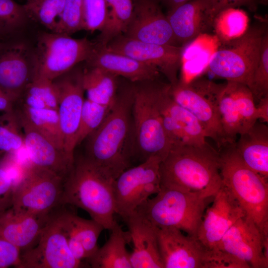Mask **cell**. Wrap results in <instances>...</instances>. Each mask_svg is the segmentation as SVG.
Segmentation results:
<instances>
[{
	"label": "cell",
	"mask_w": 268,
	"mask_h": 268,
	"mask_svg": "<svg viewBox=\"0 0 268 268\" xmlns=\"http://www.w3.org/2000/svg\"><path fill=\"white\" fill-rule=\"evenodd\" d=\"M204 214L197 238L207 250L215 249L225 233L245 212L223 184Z\"/></svg>",
	"instance_id": "obj_17"
},
{
	"label": "cell",
	"mask_w": 268,
	"mask_h": 268,
	"mask_svg": "<svg viewBox=\"0 0 268 268\" xmlns=\"http://www.w3.org/2000/svg\"><path fill=\"white\" fill-rule=\"evenodd\" d=\"M245 261L219 249L206 251L204 268H250Z\"/></svg>",
	"instance_id": "obj_44"
},
{
	"label": "cell",
	"mask_w": 268,
	"mask_h": 268,
	"mask_svg": "<svg viewBox=\"0 0 268 268\" xmlns=\"http://www.w3.org/2000/svg\"><path fill=\"white\" fill-rule=\"evenodd\" d=\"M22 97L24 100L23 105L26 107L36 109L48 108L42 99L35 95L24 92L21 98Z\"/></svg>",
	"instance_id": "obj_48"
},
{
	"label": "cell",
	"mask_w": 268,
	"mask_h": 268,
	"mask_svg": "<svg viewBox=\"0 0 268 268\" xmlns=\"http://www.w3.org/2000/svg\"><path fill=\"white\" fill-rule=\"evenodd\" d=\"M8 125H0V150L10 152L17 151L24 146L23 136L17 131L19 124L14 113L4 116Z\"/></svg>",
	"instance_id": "obj_41"
},
{
	"label": "cell",
	"mask_w": 268,
	"mask_h": 268,
	"mask_svg": "<svg viewBox=\"0 0 268 268\" xmlns=\"http://www.w3.org/2000/svg\"><path fill=\"white\" fill-rule=\"evenodd\" d=\"M64 179L31 164L16 183L11 207L28 214L49 215L63 205Z\"/></svg>",
	"instance_id": "obj_9"
},
{
	"label": "cell",
	"mask_w": 268,
	"mask_h": 268,
	"mask_svg": "<svg viewBox=\"0 0 268 268\" xmlns=\"http://www.w3.org/2000/svg\"><path fill=\"white\" fill-rule=\"evenodd\" d=\"M113 182L84 157L74 158L64 179L62 203L83 209L110 231L117 223Z\"/></svg>",
	"instance_id": "obj_3"
},
{
	"label": "cell",
	"mask_w": 268,
	"mask_h": 268,
	"mask_svg": "<svg viewBox=\"0 0 268 268\" xmlns=\"http://www.w3.org/2000/svg\"><path fill=\"white\" fill-rule=\"evenodd\" d=\"M162 160L158 156H150L138 165L127 169L114 181L116 213L123 220L160 191Z\"/></svg>",
	"instance_id": "obj_11"
},
{
	"label": "cell",
	"mask_w": 268,
	"mask_h": 268,
	"mask_svg": "<svg viewBox=\"0 0 268 268\" xmlns=\"http://www.w3.org/2000/svg\"><path fill=\"white\" fill-rule=\"evenodd\" d=\"M211 8L216 15L225 8L238 7L241 6L246 7L251 11H256L259 4H266V0H207Z\"/></svg>",
	"instance_id": "obj_47"
},
{
	"label": "cell",
	"mask_w": 268,
	"mask_h": 268,
	"mask_svg": "<svg viewBox=\"0 0 268 268\" xmlns=\"http://www.w3.org/2000/svg\"><path fill=\"white\" fill-rule=\"evenodd\" d=\"M166 15L178 45L184 46L212 29L216 14L207 0H190Z\"/></svg>",
	"instance_id": "obj_21"
},
{
	"label": "cell",
	"mask_w": 268,
	"mask_h": 268,
	"mask_svg": "<svg viewBox=\"0 0 268 268\" xmlns=\"http://www.w3.org/2000/svg\"><path fill=\"white\" fill-rule=\"evenodd\" d=\"M226 83L233 97L245 132L259 119L253 95L250 88L244 84L231 81H227Z\"/></svg>",
	"instance_id": "obj_37"
},
{
	"label": "cell",
	"mask_w": 268,
	"mask_h": 268,
	"mask_svg": "<svg viewBox=\"0 0 268 268\" xmlns=\"http://www.w3.org/2000/svg\"><path fill=\"white\" fill-rule=\"evenodd\" d=\"M240 135L234 145L241 159L249 168L268 180V126L257 121Z\"/></svg>",
	"instance_id": "obj_26"
},
{
	"label": "cell",
	"mask_w": 268,
	"mask_h": 268,
	"mask_svg": "<svg viewBox=\"0 0 268 268\" xmlns=\"http://www.w3.org/2000/svg\"><path fill=\"white\" fill-rule=\"evenodd\" d=\"M1 42H2V41H1V39L0 38V43H1Z\"/></svg>",
	"instance_id": "obj_53"
},
{
	"label": "cell",
	"mask_w": 268,
	"mask_h": 268,
	"mask_svg": "<svg viewBox=\"0 0 268 268\" xmlns=\"http://www.w3.org/2000/svg\"><path fill=\"white\" fill-rule=\"evenodd\" d=\"M256 105L259 119H262L265 123L268 122V96L258 101Z\"/></svg>",
	"instance_id": "obj_50"
},
{
	"label": "cell",
	"mask_w": 268,
	"mask_h": 268,
	"mask_svg": "<svg viewBox=\"0 0 268 268\" xmlns=\"http://www.w3.org/2000/svg\"><path fill=\"white\" fill-rule=\"evenodd\" d=\"M133 12L124 35L142 42L179 46L158 0H133Z\"/></svg>",
	"instance_id": "obj_16"
},
{
	"label": "cell",
	"mask_w": 268,
	"mask_h": 268,
	"mask_svg": "<svg viewBox=\"0 0 268 268\" xmlns=\"http://www.w3.org/2000/svg\"><path fill=\"white\" fill-rule=\"evenodd\" d=\"M263 21L249 27L238 38L220 43L207 68L217 77L244 84L250 88L260 58L263 38L268 31L267 22Z\"/></svg>",
	"instance_id": "obj_7"
},
{
	"label": "cell",
	"mask_w": 268,
	"mask_h": 268,
	"mask_svg": "<svg viewBox=\"0 0 268 268\" xmlns=\"http://www.w3.org/2000/svg\"><path fill=\"white\" fill-rule=\"evenodd\" d=\"M4 118L2 117H0V125L3 124L4 122Z\"/></svg>",
	"instance_id": "obj_52"
},
{
	"label": "cell",
	"mask_w": 268,
	"mask_h": 268,
	"mask_svg": "<svg viewBox=\"0 0 268 268\" xmlns=\"http://www.w3.org/2000/svg\"><path fill=\"white\" fill-rule=\"evenodd\" d=\"M107 241L86 259L93 268H132L127 244L131 241L128 231L118 223L110 230Z\"/></svg>",
	"instance_id": "obj_28"
},
{
	"label": "cell",
	"mask_w": 268,
	"mask_h": 268,
	"mask_svg": "<svg viewBox=\"0 0 268 268\" xmlns=\"http://www.w3.org/2000/svg\"><path fill=\"white\" fill-rule=\"evenodd\" d=\"M24 92L41 98L48 108L58 110V96L53 81L34 74Z\"/></svg>",
	"instance_id": "obj_43"
},
{
	"label": "cell",
	"mask_w": 268,
	"mask_h": 268,
	"mask_svg": "<svg viewBox=\"0 0 268 268\" xmlns=\"http://www.w3.org/2000/svg\"><path fill=\"white\" fill-rule=\"evenodd\" d=\"M15 184L9 171L0 167V215L11 206Z\"/></svg>",
	"instance_id": "obj_45"
},
{
	"label": "cell",
	"mask_w": 268,
	"mask_h": 268,
	"mask_svg": "<svg viewBox=\"0 0 268 268\" xmlns=\"http://www.w3.org/2000/svg\"><path fill=\"white\" fill-rule=\"evenodd\" d=\"M34 75L33 56L21 43L0 44V88L14 104Z\"/></svg>",
	"instance_id": "obj_18"
},
{
	"label": "cell",
	"mask_w": 268,
	"mask_h": 268,
	"mask_svg": "<svg viewBox=\"0 0 268 268\" xmlns=\"http://www.w3.org/2000/svg\"><path fill=\"white\" fill-rule=\"evenodd\" d=\"M134 246L132 268H164L159 253L157 227L137 211L123 219Z\"/></svg>",
	"instance_id": "obj_22"
},
{
	"label": "cell",
	"mask_w": 268,
	"mask_h": 268,
	"mask_svg": "<svg viewBox=\"0 0 268 268\" xmlns=\"http://www.w3.org/2000/svg\"><path fill=\"white\" fill-rule=\"evenodd\" d=\"M249 17L244 10L237 7H228L217 13L212 29L220 43H224L244 35L249 28Z\"/></svg>",
	"instance_id": "obj_32"
},
{
	"label": "cell",
	"mask_w": 268,
	"mask_h": 268,
	"mask_svg": "<svg viewBox=\"0 0 268 268\" xmlns=\"http://www.w3.org/2000/svg\"><path fill=\"white\" fill-rule=\"evenodd\" d=\"M84 30H101L107 14L106 0H83Z\"/></svg>",
	"instance_id": "obj_42"
},
{
	"label": "cell",
	"mask_w": 268,
	"mask_h": 268,
	"mask_svg": "<svg viewBox=\"0 0 268 268\" xmlns=\"http://www.w3.org/2000/svg\"><path fill=\"white\" fill-rule=\"evenodd\" d=\"M119 77L98 67L83 70L82 83L87 99L104 106L114 105L118 95Z\"/></svg>",
	"instance_id": "obj_30"
},
{
	"label": "cell",
	"mask_w": 268,
	"mask_h": 268,
	"mask_svg": "<svg viewBox=\"0 0 268 268\" xmlns=\"http://www.w3.org/2000/svg\"><path fill=\"white\" fill-rule=\"evenodd\" d=\"M190 0H158L161 5H164L167 11L186 2Z\"/></svg>",
	"instance_id": "obj_51"
},
{
	"label": "cell",
	"mask_w": 268,
	"mask_h": 268,
	"mask_svg": "<svg viewBox=\"0 0 268 268\" xmlns=\"http://www.w3.org/2000/svg\"><path fill=\"white\" fill-rule=\"evenodd\" d=\"M86 63L89 67L103 68L133 82L155 80L158 78L160 74L159 70L155 67L110 51L106 46L96 43Z\"/></svg>",
	"instance_id": "obj_23"
},
{
	"label": "cell",
	"mask_w": 268,
	"mask_h": 268,
	"mask_svg": "<svg viewBox=\"0 0 268 268\" xmlns=\"http://www.w3.org/2000/svg\"><path fill=\"white\" fill-rule=\"evenodd\" d=\"M170 83H163L159 94L161 110L170 116L182 130L191 145H202L206 143V133L197 117L181 106L171 97Z\"/></svg>",
	"instance_id": "obj_29"
},
{
	"label": "cell",
	"mask_w": 268,
	"mask_h": 268,
	"mask_svg": "<svg viewBox=\"0 0 268 268\" xmlns=\"http://www.w3.org/2000/svg\"><path fill=\"white\" fill-rule=\"evenodd\" d=\"M164 268H204L206 250L197 238L176 228L157 227Z\"/></svg>",
	"instance_id": "obj_19"
},
{
	"label": "cell",
	"mask_w": 268,
	"mask_h": 268,
	"mask_svg": "<svg viewBox=\"0 0 268 268\" xmlns=\"http://www.w3.org/2000/svg\"><path fill=\"white\" fill-rule=\"evenodd\" d=\"M106 48L141 63L156 67L170 84L177 83L184 46L159 45L142 42L120 35L109 42Z\"/></svg>",
	"instance_id": "obj_14"
},
{
	"label": "cell",
	"mask_w": 268,
	"mask_h": 268,
	"mask_svg": "<svg viewBox=\"0 0 268 268\" xmlns=\"http://www.w3.org/2000/svg\"><path fill=\"white\" fill-rule=\"evenodd\" d=\"M14 105L11 98L0 88V112L12 114L14 112Z\"/></svg>",
	"instance_id": "obj_49"
},
{
	"label": "cell",
	"mask_w": 268,
	"mask_h": 268,
	"mask_svg": "<svg viewBox=\"0 0 268 268\" xmlns=\"http://www.w3.org/2000/svg\"><path fill=\"white\" fill-rule=\"evenodd\" d=\"M17 121L23 131L24 143L32 164L66 176L73 161L65 152L56 147L39 132L20 110L15 111Z\"/></svg>",
	"instance_id": "obj_20"
},
{
	"label": "cell",
	"mask_w": 268,
	"mask_h": 268,
	"mask_svg": "<svg viewBox=\"0 0 268 268\" xmlns=\"http://www.w3.org/2000/svg\"><path fill=\"white\" fill-rule=\"evenodd\" d=\"M223 84L198 77L188 83L179 80L175 84H170L169 88L172 99L197 117L207 137L211 138L220 149L229 144L222 129L217 107Z\"/></svg>",
	"instance_id": "obj_8"
},
{
	"label": "cell",
	"mask_w": 268,
	"mask_h": 268,
	"mask_svg": "<svg viewBox=\"0 0 268 268\" xmlns=\"http://www.w3.org/2000/svg\"><path fill=\"white\" fill-rule=\"evenodd\" d=\"M134 89L130 86L118 95L106 119L86 138L84 157L114 181L129 168L133 154L128 143Z\"/></svg>",
	"instance_id": "obj_2"
},
{
	"label": "cell",
	"mask_w": 268,
	"mask_h": 268,
	"mask_svg": "<svg viewBox=\"0 0 268 268\" xmlns=\"http://www.w3.org/2000/svg\"><path fill=\"white\" fill-rule=\"evenodd\" d=\"M20 110L39 132L56 147L65 151L58 110L49 108L36 109L23 105Z\"/></svg>",
	"instance_id": "obj_33"
},
{
	"label": "cell",
	"mask_w": 268,
	"mask_h": 268,
	"mask_svg": "<svg viewBox=\"0 0 268 268\" xmlns=\"http://www.w3.org/2000/svg\"><path fill=\"white\" fill-rule=\"evenodd\" d=\"M58 208L50 213L36 242L21 254L18 268H77L81 266L70 251Z\"/></svg>",
	"instance_id": "obj_12"
},
{
	"label": "cell",
	"mask_w": 268,
	"mask_h": 268,
	"mask_svg": "<svg viewBox=\"0 0 268 268\" xmlns=\"http://www.w3.org/2000/svg\"><path fill=\"white\" fill-rule=\"evenodd\" d=\"M207 199L197 194L161 187L136 211L157 228H176L197 238Z\"/></svg>",
	"instance_id": "obj_6"
},
{
	"label": "cell",
	"mask_w": 268,
	"mask_h": 268,
	"mask_svg": "<svg viewBox=\"0 0 268 268\" xmlns=\"http://www.w3.org/2000/svg\"><path fill=\"white\" fill-rule=\"evenodd\" d=\"M58 212L70 251L77 260L82 262L98 248V240L104 228L92 219H84L66 209L65 204L59 207Z\"/></svg>",
	"instance_id": "obj_24"
},
{
	"label": "cell",
	"mask_w": 268,
	"mask_h": 268,
	"mask_svg": "<svg viewBox=\"0 0 268 268\" xmlns=\"http://www.w3.org/2000/svg\"><path fill=\"white\" fill-rule=\"evenodd\" d=\"M234 143L220 149V174L222 184L249 217L262 235L268 239V180L249 168L237 153Z\"/></svg>",
	"instance_id": "obj_4"
},
{
	"label": "cell",
	"mask_w": 268,
	"mask_h": 268,
	"mask_svg": "<svg viewBox=\"0 0 268 268\" xmlns=\"http://www.w3.org/2000/svg\"><path fill=\"white\" fill-rule=\"evenodd\" d=\"M20 249L0 237V268L11 266L19 268L20 264Z\"/></svg>",
	"instance_id": "obj_46"
},
{
	"label": "cell",
	"mask_w": 268,
	"mask_h": 268,
	"mask_svg": "<svg viewBox=\"0 0 268 268\" xmlns=\"http://www.w3.org/2000/svg\"><path fill=\"white\" fill-rule=\"evenodd\" d=\"M29 19L23 5L14 0H0V38L15 32Z\"/></svg>",
	"instance_id": "obj_39"
},
{
	"label": "cell",
	"mask_w": 268,
	"mask_h": 268,
	"mask_svg": "<svg viewBox=\"0 0 268 268\" xmlns=\"http://www.w3.org/2000/svg\"><path fill=\"white\" fill-rule=\"evenodd\" d=\"M84 30L83 0H65L64 8L53 32L70 35Z\"/></svg>",
	"instance_id": "obj_38"
},
{
	"label": "cell",
	"mask_w": 268,
	"mask_h": 268,
	"mask_svg": "<svg viewBox=\"0 0 268 268\" xmlns=\"http://www.w3.org/2000/svg\"><path fill=\"white\" fill-rule=\"evenodd\" d=\"M76 66L53 80L58 100V113L63 134L64 150L74 160L75 137L84 102L83 70Z\"/></svg>",
	"instance_id": "obj_13"
},
{
	"label": "cell",
	"mask_w": 268,
	"mask_h": 268,
	"mask_svg": "<svg viewBox=\"0 0 268 268\" xmlns=\"http://www.w3.org/2000/svg\"><path fill=\"white\" fill-rule=\"evenodd\" d=\"M214 249L235 256L250 268H268V239L264 238L256 224L246 215L230 227Z\"/></svg>",
	"instance_id": "obj_15"
},
{
	"label": "cell",
	"mask_w": 268,
	"mask_h": 268,
	"mask_svg": "<svg viewBox=\"0 0 268 268\" xmlns=\"http://www.w3.org/2000/svg\"><path fill=\"white\" fill-rule=\"evenodd\" d=\"M113 106H104L87 98L84 99L75 137L76 146L98 128L106 119Z\"/></svg>",
	"instance_id": "obj_35"
},
{
	"label": "cell",
	"mask_w": 268,
	"mask_h": 268,
	"mask_svg": "<svg viewBox=\"0 0 268 268\" xmlns=\"http://www.w3.org/2000/svg\"><path fill=\"white\" fill-rule=\"evenodd\" d=\"M65 0H27L23 4L29 19L53 32L63 11Z\"/></svg>",
	"instance_id": "obj_36"
},
{
	"label": "cell",
	"mask_w": 268,
	"mask_h": 268,
	"mask_svg": "<svg viewBox=\"0 0 268 268\" xmlns=\"http://www.w3.org/2000/svg\"><path fill=\"white\" fill-rule=\"evenodd\" d=\"M106 19L96 42L105 46L113 39L126 32L134 8L133 0H106Z\"/></svg>",
	"instance_id": "obj_31"
},
{
	"label": "cell",
	"mask_w": 268,
	"mask_h": 268,
	"mask_svg": "<svg viewBox=\"0 0 268 268\" xmlns=\"http://www.w3.org/2000/svg\"><path fill=\"white\" fill-rule=\"evenodd\" d=\"M157 79L135 86L132 114L133 132L137 149L142 161L152 156L163 160L171 149L162 119L159 104V91L163 83Z\"/></svg>",
	"instance_id": "obj_5"
},
{
	"label": "cell",
	"mask_w": 268,
	"mask_h": 268,
	"mask_svg": "<svg viewBox=\"0 0 268 268\" xmlns=\"http://www.w3.org/2000/svg\"><path fill=\"white\" fill-rule=\"evenodd\" d=\"M94 46L86 38L45 32L38 39L33 55L34 74L53 81L89 57Z\"/></svg>",
	"instance_id": "obj_10"
},
{
	"label": "cell",
	"mask_w": 268,
	"mask_h": 268,
	"mask_svg": "<svg viewBox=\"0 0 268 268\" xmlns=\"http://www.w3.org/2000/svg\"><path fill=\"white\" fill-rule=\"evenodd\" d=\"M50 214H30L10 207L0 215V237L26 250L36 242Z\"/></svg>",
	"instance_id": "obj_25"
},
{
	"label": "cell",
	"mask_w": 268,
	"mask_h": 268,
	"mask_svg": "<svg viewBox=\"0 0 268 268\" xmlns=\"http://www.w3.org/2000/svg\"><path fill=\"white\" fill-rule=\"evenodd\" d=\"M220 156L207 142L171 148L160 165L161 187L213 197L222 185Z\"/></svg>",
	"instance_id": "obj_1"
},
{
	"label": "cell",
	"mask_w": 268,
	"mask_h": 268,
	"mask_svg": "<svg viewBox=\"0 0 268 268\" xmlns=\"http://www.w3.org/2000/svg\"><path fill=\"white\" fill-rule=\"evenodd\" d=\"M184 46L181 57V74L179 80L188 83L207 68L210 58L219 46L217 37L207 33L198 36Z\"/></svg>",
	"instance_id": "obj_27"
},
{
	"label": "cell",
	"mask_w": 268,
	"mask_h": 268,
	"mask_svg": "<svg viewBox=\"0 0 268 268\" xmlns=\"http://www.w3.org/2000/svg\"><path fill=\"white\" fill-rule=\"evenodd\" d=\"M255 100L268 96V31L263 38L259 62L250 87Z\"/></svg>",
	"instance_id": "obj_40"
},
{
	"label": "cell",
	"mask_w": 268,
	"mask_h": 268,
	"mask_svg": "<svg viewBox=\"0 0 268 268\" xmlns=\"http://www.w3.org/2000/svg\"><path fill=\"white\" fill-rule=\"evenodd\" d=\"M218 113L224 134L229 144L235 142L237 134L244 133L242 121L226 82L223 84L217 101Z\"/></svg>",
	"instance_id": "obj_34"
}]
</instances>
